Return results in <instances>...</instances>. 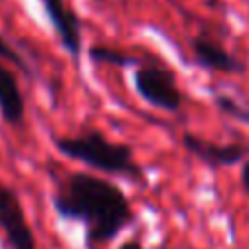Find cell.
I'll return each mask as SVG.
<instances>
[{
  "instance_id": "obj_2",
  "label": "cell",
  "mask_w": 249,
  "mask_h": 249,
  "mask_svg": "<svg viewBox=\"0 0 249 249\" xmlns=\"http://www.w3.org/2000/svg\"><path fill=\"white\" fill-rule=\"evenodd\" d=\"M55 146L66 158L77 160L94 171H103L109 175H123L133 181L144 179L142 166L133 160L131 146L112 142L96 129L81 131L79 136H59L55 138Z\"/></svg>"
},
{
  "instance_id": "obj_3",
  "label": "cell",
  "mask_w": 249,
  "mask_h": 249,
  "mask_svg": "<svg viewBox=\"0 0 249 249\" xmlns=\"http://www.w3.org/2000/svg\"><path fill=\"white\" fill-rule=\"evenodd\" d=\"M133 88L149 105L164 112H177L184 94L175 83V74L162 66H140L133 72Z\"/></svg>"
},
{
  "instance_id": "obj_9",
  "label": "cell",
  "mask_w": 249,
  "mask_h": 249,
  "mask_svg": "<svg viewBox=\"0 0 249 249\" xmlns=\"http://www.w3.org/2000/svg\"><path fill=\"white\" fill-rule=\"evenodd\" d=\"M88 57L96 64H105V66H116V68H127V66H138V59L129 53L121 51V48H112V46H94L88 51Z\"/></svg>"
},
{
  "instance_id": "obj_1",
  "label": "cell",
  "mask_w": 249,
  "mask_h": 249,
  "mask_svg": "<svg viewBox=\"0 0 249 249\" xmlns=\"http://www.w3.org/2000/svg\"><path fill=\"white\" fill-rule=\"evenodd\" d=\"M55 210L64 219L86 225L88 245H103L116 238L133 219L131 203L116 184L90 173H72L53 195Z\"/></svg>"
},
{
  "instance_id": "obj_7",
  "label": "cell",
  "mask_w": 249,
  "mask_h": 249,
  "mask_svg": "<svg viewBox=\"0 0 249 249\" xmlns=\"http://www.w3.org/2000/svg\"><path fill=\"white\" fill-rule=\"evenodd\" d=\"M190 48H193V55L201 68L216 70V72H228V74H243L247 70V66L241 59L230 55L219 42H214L210 37H203V35L193 37Z\"/></svg>"
},
{
  "instance_id": "obj_11",
  "label": "cell",
  "mask_w": 249,
  "mask_h": 249,
  "mask_svg": "<svg viewBox=\"0 0 249 249\" xmlns=\"http://www.w3.org/2000/svg\"><path fill=\"white\" fill-rule=\"evenodd\" d=\"M0 57L2 59H7V61H11L13 66H18L20 70H24V72H29V66H26V61L20 57V53L16 51V48L11 46V44L7 42V39L0 35Z\"/></svg>"
},
{
  "instance_id": "obj_6",
  "label": "cell",
  "mask_w": 249,
  "mask_h": 249,
  "mask_svg": "<svg viewBox=\"0 0 249 249\" xmlns=\"http://www.w3.org/2000/svg\"><path fill=\"white\" fill-rule=\"evenodd\" d=\"M39 4H42L53 29L59 35L64 48L72 57H79L81 55L83 42H81V20L77 18V13L64 0H39Z\"/></svg>"
},
{
  "instance_id": "obj_12",
  "label": "cell",
  "mask_w": 249,
  "mask_h": 249,
  "mask_svg": "<svg viewBox=\"0 0 249 249\" xmlns=\"http://www.w3.org/2000/svg\"><path fill=\"white\" fill-rule=\"evenodd\" d=\"M241 181H243V188H245V193L249 195V160L245 164H243V171H241Z\"/></svg>"
},
{
  "instance_id": "obj_8",
  "label": "cell",
  "mask_w": 249,
  "mask_h": 249,
  "mask_svg": "<svg viewBox=\"0 0 249 249\" xmlns=\"http://www.w3.org/2000/svg\"><path fill=\"white\" fill-rule=\"evenodd\" d=\"M0 114H2L4 123L20 127L26 116V105L22 90L18 86L16 74L9 68L0 64Z\"/></svg>"
},
{
  "instance_id": "obj_13",
  "label": "cell",
  "mask_w": 249,
  "mask_h": 249,
  "mask_svg": "<svg viewBox=\"0 0 249 249\" xmlns=\"http://www.w3.org/2000/svg\"><path fill=\"white\" fill-rule=\"evenodd\" d=\"M121 249H142V245L136 241H129V243H124V245H121Z\"/></svg>"
},
{
  "instance_id": "obj_5",
  "label": "cell",
  "mask_w": 249,
  "mask_h": 249,
  "mask_svg": "<svg viewBox=\"0 0 249 249\" xmlns=\"http://www.w3.org/2000/svg\"><path fill=\"white\" fill-rule=\"evenodd\" d=\"M181 144H184V149L188 153H193L195 158L201 160L210 168L234 166L249 153V146L245 144H238V142H234V144H216V142H210L201 136H195V133H184Z\"/></svg>"
},
{
  "instance_id": "obj_10",
  "label": "cell",
  "mask_w": 249,
  "mask_h": 249,
  "mask_svg": "<svg viewBox=\"0 0 249 249\" xmlns=\"http://www.w3.org/2000/svg\"><path fill=\"white\" fill-rule=\"evenodd\" d=\"M214 105H216V109H219L221 114L234 118V121H241V123L249 124V107L247 105H243L241 101H236L234 96L216 94L214 96Z\"/></svg>"
},
{
  "instance_id": "obj_4",
  "label": "cell",
  "mask_w": 249,
  "mask_h": 249,
  "mask_svg": "<svg viewBox=\"0 0 249 249\" xmlns=\"http://www.w3.org/2000/svg\"><path fill=\"white\" fill-rule=\"evenodd\" d=\"M0 228L11 249H35V238L26 223L20 199L4 184H0Z\"/></svg>"
}]
</instances>
